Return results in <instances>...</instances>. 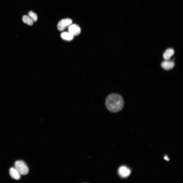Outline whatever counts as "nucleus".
Returning a JSON list of instances; mask_svg holds the SVG:
<instances>
[{"label":"nucleus","mask_w":183,"mask_h":183,"mask_svg":"<svg viewBox=\"0 0 183 183\" xmlns=\"http://www.w3.org/2000/svg\"><path fill=\"white\" fill-rule=\"evenodd\" d=\"M105 104L107 109L113 113L120 111L124 106V101L121 96L117 94H111L106 98Z\"/></svg>","instance_id":"obj_1"},{"label":"nucleus","mask_w":183,"mask_h":183,"mask_svg":"<svg viewBox=\"0 0 183 183\" xmlns=\"http://www.w3.org/2000/svg\"><path fill=\"white\" fill-rule=\"evenodd\" d=\"M14 166L21 175H25L28 173V168L24 161L20 160L17 161L15 163Z\"/></svg>","instance_id":"obj_2"},{"label":"nucleus","mask_w":183,"mask_h":183,"mask_svg":"<svg viewBox=\"0 0 183 183\" xmlns=\"http://www.w3.org/2000/svg\"><path fill=\"white\" fill-rule=\"evenodd\" d=\"M72 20L69 18H66L61 20L58 23L57 28L58 29L62 31L67 27L70 26L72 23Z\"/></svg>","instance_id":"obj_3"},{"label":"nucleus","mask_w":183,"mask_h":183,"mask_svg":"<svg viewBox=\"0 0 183 183\" xmlns=\"http://www.w3.org/2000/svg\"><path fill=\"white\" fill-rule=\"evenodd\" d=\"M68 32L73 36L79 35L81 33V30L79 26L78 25L74 24H71L68 28Z\"/></svg>","instance_id":"obj_4"},{"label":"nucleus","mask_w":183,"mask_h":183,"mask_svg":"<svg viewBox=\"0 0 183 183\" xmlns=\"http://www.w3.org/2000/svg\"><path fill=\"white\" fill-rule=\"evenodd\" d=\"M118 173L120 176L126 178L129 176L131 173L130 170L125 166L120 167L118 170Z\"/></svg>","instance_id":"obj_5"},{"label":"nucleus","mask_w":183,"mask_h":183,"mask_svg":"<svg viewBox=\"0 0 183 183\" xmlns=\"http://www.w3.org/2000/svg\"><path fill=\"white\" fill-rule=\"evenodd\" d=\"M9 173L11 177L14 179L18 180L20 178L21 174L15 167L11 168Z\"/></svg>","instance_id":"obj_6"},{"label":"nucleus","mask_w":183,"mask_h":183,"mask_svg":"<svg viewBox=\"0 0 183 183\" xmlns=\"http://www.w3.org/2000/svg\"><path fill=\"white\" fill-rule=\"evenodd\" d=\"M161 65L163 69L168 70L173 68L174 66V63L172 61L166 60L162 62Z\"/></svg>","instance_id":"obj_7"},{"label":"nucleus","mask_w":183,"mask_h":183,"mask_svg":"<svg viewBox=\"0 0 183 183\" xmlns=\"http://www.w3.org/2000/svg\"><path fill=\"white\" fill-rule=\"evenodd\" d=\"M174 50L170 48L166 50L163 53V57L166 60H168L174 54Z\"/></svg>","instance_id":"obj_8"},{"label":"nucleus","mask_w":183,"mask_h":183,"mask_svg":"<svg viewBox=\"0 0 183 183\" xmlns=\"http://www.w3.org/2000/svg\"><path fill=\"white\" fill-rule=\"evenodd\" d=\"M61 37L67 41H71L73 38L74 36L69 32H63L61 35Z\"/></svg>","instance_id":"obj_9"},{"label":"nucleus","mask_w":183,"mask_h":183,"mask_svg":"<svg viewBox=\"0 0 183 183\" xmlns=\"http://www.w3.org/2000/svg\"><path fill=\"white\" fill-rule=\"evenodd\" d=\"M23 21L27 25L31 26L33 24V21L28 16L25 15L22 18Z\"/></svg>","instance_id":"obj_10"},{"label":"nucleus","mask_w":183,"mask_h":183,"mask_svg":"<svg viewBox=\"0 0 183 183\" xmlns=\"http://www.w3.org/2000/svg\"><path fill=\"white\" fill-rule=\"evenodd\" d=\"M28 16L32 20L33 22H35L37 20V14L32 11H30L28 13Z\"/></svg>","instance_id":"obj_11"},{"label":"nucleus","mask_w":183,"mask_h":183,"mask_svg":"<svg viewBox=\"0 0 183 183\" xmlns=\"http://www.w3.org/2000/svg\"><path fill=\"white\" fill-rule=\"evenodd\" d=\"M164 159L167 161H169V159L167 156H165L164 157Z\"/></svg>","instance_id":"obj_12"}]
</instances>
